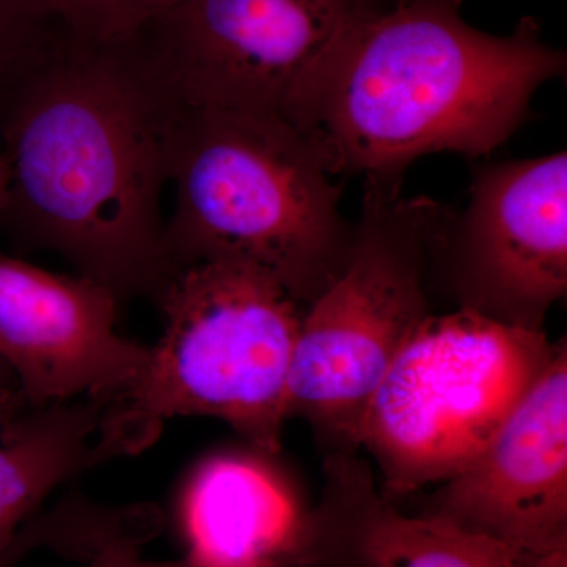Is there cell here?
<instances>
[{
    "label": "cell",
    "instance_id": "obj_1",
    "mask_svg": "<svg viewBox=\"0 0 567 567\" xmlns=\"http://www.w3.org/2000/svg\"><path fill=\"white\" fill-rule=\"evenodd\" d=\"M185 111L136 35L91 40L52 22L0 93V219L118 300L156 303L177 274L162 203Z\"/></svg>",
    "mask_w": 567,
    "mask_h": 567
},
{
    "label": "cell",
    "instance_id": "obj_2",
    "mask_svg": "<svg viewBox=\"0 0 567 567\" xmlns=\"http://www.w3.org/2000/svg\"><path fill=\"white\" fill-rule=\"evenodd\" d=\"M462 0H391L354 18L295 93L286 123L331 177L402 182L429 153L486 156L524 125L533 95L566 73L535 18L477 31Z\"/></svg>",
    "mask_w": 567,
    "mask_h": 567
},
{
    "label": "cell",
    "instance_id": "obj_3",
    "mask_svg": "<svg viewBox=\"0 0 567 567\" xmlns=\"http://www.w3.org/2000/svg\"><path fill=\"white\" fill-rule=\"evenodd\" d=\"M331 178L286 123L186 107L171 167V262L251 264L308 308L352 256L354 226Z\"/></svg>",
    "mask_w": 567,
    "mask_h": 567
},
{
    "label": "cell",
    "instance_id": "obj_4",
    "mask_svg": "<svg viewBox=\"0 0 567 567\" xmlns=\"http://www.w3.org/2000/svg\"><path fill=\"white\" fill-rule=\"evenodd\" d=\"M155 305L162 339L136 382L104 404L96 443L107 461L147 450L177 416L218 417L256 453H278L306 306L238 260L182 268Z\"/></svg>",
    "mask_w": 567,
    "mask_h": 567
},
{
    "label": "cell",
    "instance_id": "obj_5",
    "mask_svg": "<svg viewBox=\"0 0 567 567\" xmlns=\"http://www.w3.org/2000/svg\"><path fill=\"white\" fill-rule=\"evenodd\" d=\"M402 182H364L352 256L306 308L287 382V416H301L331 447L357 453L361 425L399 350L429 311L427 265L454 213L405 197Z\"/></svg>",
    "mask_w": 567,
    "mask_h": 567
},
{
    "label": "cell",
    "instance_id": "obj_6",
    "mask_svg": "<svg viewBox=\"0 0 567 567\" xmlns=\"http://www.w3.org/2000/svg\"><path fill=\"white\" fill-rule=\"evenodd\" d=\"M555 346L544 331L470 309L424 317L361 425L360 447L382 473L380 494L395 503L464 472L536 382Z\"/></svg>",
    "mask_w": 567,
    "mask_h": 567
},
{
    "label": "cell",
    "instance_id": "obj_7",
    "mask_svg": "<svg viewBox=\"0 0 567 567\" xmlns=\"http://www.w3.org/2000/svg\"><path fill=\"white\" fill-rule=\"evenodd\" d=\"M383 2L182 0L136 37L188 110L286 123L295 93L347 25Z\"/></svg>",
    "mask_w": 567,
    "mask_h": 567
},
{
    "label": "cell",
    "instance_id": "obj_8",
    "mask_svg": "<svg viewBox=\"0 0 567 567\" xmlns=\"http://www.w3.org/2000/svg\"><path fill=\"white\" fill-rule=\"evenodd\" d=\"M440 252L461 308L543 331L567 290L566 152L477 169Z\"/></svg>",
    "mask_w": 567,
    "mask_h": 567
},
{
    "label": "cell",
    "instance_id": "obj_9",
    "mask_svg": "<svg viewBox=\"0 0 567 567\" xmlns=\"http://www.w3.org/2000/svg\"><path fill=\"white\" fill-rule=\"evenodd\" d=\"M117 303L84 276L0 254V361L29 409L82 394L107 404L136 382L151 349L117 333Z\"/></svg>",
    "mask_w": 567,
    "mask_h": 567
},
{
    "label": "cell",
    "instance_id": "obj_10",
    "mask_svg": "<svg viewBox=\"0 0 567 567\" xmlns=\"http://www.w3.org/2000/svg\"><path fill=\"white\" fill-rule=\"evenodd\" d=\"M424 514L524 554L567 544L565 341L483 453L442 483Z\"/></svg>",
    "mask_w": 567,
    "mask_h": 567
},
{
    "label": "cell",
    "instance_id": "obj_11",
    "mask_svg": "<svg viewBox=\"0 0 567 567\" xmlns=\"http://www.w3.org/2000/svg\"><path fill=\"white\" fill-rule=\"evenodd\" d=\"M188 567H312L315 513L260 457L205 458L177 511Z\"/></svg>",
    "mask_w": 567,
    "mask_h": 567
},
{
    "label": "cell",
    "instance_id": "obj_12",
    "mask_svg": "<svg viewBox=\"0 0 567 567\" xmlns=\"http://www.w3.org/2000/svg\"><path fill=\"white\" fill-rule=\"evenodd\" d=\"M312 567H528L529 554L435 516H406L357 453H330Z\"/></svg>",
    "mask_w": 567,
    "mask_h": 567
},
{
    "label": "cell",
    "instance_id": "obj_13",
    "mask_svg": "<svg viewBox=\"0 0 567 567\" xmlns=\"http://www.w3.org/2000/svg\"><path fill=\"white\" fill-rule=\"evenodd\" d=\"M104 402H62L32 410L3 429L0 443V548L62 484L106 462L99 434Z\"/></svg>",
    "mask_w": 567,
    "mask_h": 567
},
{
    "label": "cell",
    "instance_id": "obj_14",
    "mask_svg": "<svg viewBox=\"0 0 567 567\" xmlns=\"http://www.w3.org/2000/svg\"><path fill=\"white\" fill-rule=\"evenodd\" d=\"M96 535L99 522L91 503L80 495H70L47 513L33 516L0 548V567H18L41 548L81 561L91 551Z\"/></svg>",
    "mask_w": 567,
    "mask_h": 567
},
{
    "label": "cell",
    "instance_id": "obj_15",
    "mask_svg": "<svg viewBox=\"0 0 567 567\" xmlns=\"http://www.w3.org/2000/svg\"><path fill=\"white\" fill-rule=\"evenodd\" d=\"M40 13L74 35L128 39L182 0H28Z\"/></svg>",
    "mask_w": 567,
    "mask_h": 567
},
{
    "label": "cell",
    "instance_id": "obj_16",
    "mask_svg": "<svg viewBox=\"0 0 567 567\" xmlns=\"http://www.w3.org/2000/svg\"><path fill=\"white\" fill-rule=\"evenodd\" d=\"M51 24L28 0H0V93L32 58Z\"/></svg>",
    "mask_w": 567,
    "mask_h": 567
},
{
    "label": "cell",
    "instance_id": "obj_17",
    "mask_svg": "<svg viewBox=\"0 0 567 567\" xmlns=\"http://www.w3.org/2000/svg\"><path fill=\"white\" fill-rule=\"evenodd\" d=\"M141 544L133 540H114L104 546L99 554L87 563L89 567H188L185 559L173 561H148L140 555Z\"/></svg>",
    "mask_w": 567,
    "mask_h": 567
},
{
    "label": "cell",
    "instance_id": "obj_18",
    "mask_svg": "<svg viewBox=\"0 0 567 567\" xmlns=\"http://www.w3.org/2000/svg\"><path fill=\"white\" fill-rule=\"evenodd\" d=\"M11 377L13 374L10 369L0 363V432L17 421L21 416V410L28 406Z\"/></svg>",
    "mask_w": 567,
    "mask_h": 567
},
{
    "label": "cell",
    "instance_id": "obj_19",
    "mask_svg": "<svg viewBox=\"0 0 567 567\" xmlns=\"http://www.w3.org/2000/svg\"><path fill=\"white\" fill-rule=\"evenodd\" d=\"M528 567H567V544L529 554Z\"/></svg>",
    "mask_w": 567,
    "mask_h": 567
},
{
    "label": "cell",
    "instance_id": "obj_20",
    "mask_svg": "<svg viewBox=\"0 0 567 567\" xmlns=\"http://www.w3.org/2000/svg\"><path fill=\"white\" fill-rule=\"evenodd\" d=\"M9 181V166H7L6 158H3L2 153H0V216H2L3 208H6Z\"/></svg>",
    "mask_w": 567,
    "mask_h": 567
},
{
    "label": "cell",
    "instance_id": "obj_21",
    "mask_svg": "<svg viewBox=\"0 0 567 567\" xmlns=\"http://www.w3.org/2000/svg\"><path fill=\"white\" fill-rule=\"evenodd\" d=\"M0 363H2V361H0Z\"/></svg>",
    "mask_w": 567,
    "mask_h": 567
}]
</instances>
